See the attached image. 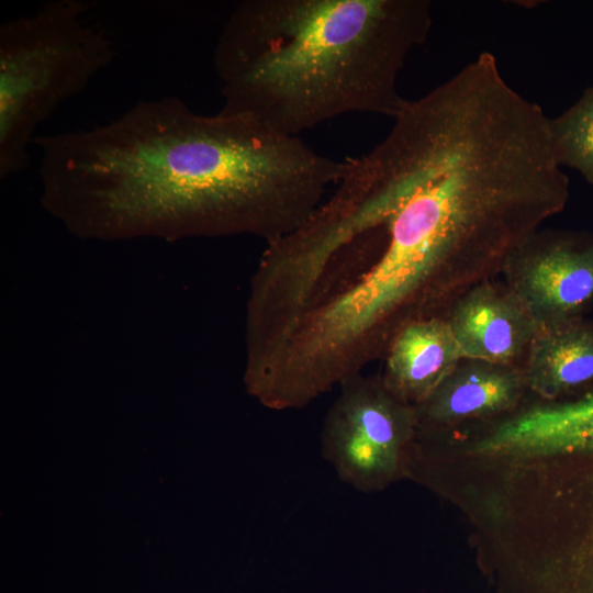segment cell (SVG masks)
<instances>
[{
	"instance_id": "cell-1",
	"label": "cell",
	"mask_w": 593,
	"mask_h": 593,
	"mask_svg": "<svg viewBox=\"0 0 593 593\" xmlns=\"http://www.w3.org/2000/svg\"><path fill=\"white\" fill-rule=\"evenodd\" d=\"M41 201L82 238L253 235L302 225L347 161L240 114L163 97L90 128L37 136Z\"/></svg>"
},
{
	"instance_id": "cell-2",
	"label": "cell",
	"mask_w": 593,
	"mask_h": 593,
	"mask_svg": "<svg viewBox=\"0 0 593 593\" xmlns=\"http://www.w3.org/2000/svg\"><path fill=\"white\" fill-rule=\"evenodd\" d=\"M432 26L428 0H246L213 54L224 104L288 136L350 112L396 118L398 77Z\"/></svg>"
},
{
	"instance_id": "cell-3",
	"label": "cell",
	"mask_w": 593,
	"mask_h": 593,
	"mask_svg": "<svg viewBox=\"0 0 593 593\" xmlns=\"http://www.w3.org/2000/svg\"><path fill=\"white\" fill-rule=\"evenodd\" d=\"M82 0H52L0 26V178L24 171L38 126L114 57Z\"/></svg>"
},
{
	"instance_id": "cell-4",
	"label": "cell",
	"mask_w": 593,
	"mask_h": 593,
	"mask_svg": "<svg viewBox=\"0 0 593 593\" xmlns=\"http://www.w3.org/2000/svg\"><path fill=\"white\" fill-rule=\"evenodd\" d=\"M321 430L322 457L338 479L357 491H380L407 473L417 436L415 407L395 398L380 376L355 374Z\"/></svg>"
},
{
	"instance_id": "cell-5",
	"label": "cell",
	"mask_w": 593,
	"mask_h": 593,
	"mask_svg": "<svg viewBox=\"0 0 593 593\" xmlns=\"http://www.w3.org/2000/svg\"><path fill=\"white\" fill-rule=\"evenodd\" d=\"M503 273L539 328L582 317L593 303V235L537 231Z\"/></svg>"
},
{
	"instance_id": "cell-6",
	"label": "cell",
	"mask_w": 593,
	"mask_h": 593,
	"mask_svg": "<svg viewBox=\"0 0 593 593\" xmlns=\"http://www.w3.org/2000/svg\"><path fill=\"white\" fill-rule=\"evenodd\" d=\"M463 359L516 366L538 324L504 283L484 281L462 295L445 316Z\"/></svg>"
},
{
	"instance_id": "cell-7",
	"label": "cell",
	"mask_w": 593,
	"mask_h": 593,
	"mask_svg": "<svg viewBox=\"0 0 593 593\" xmlns=\"http://www.w3.org/2000/svg\"><path fill=\"white\" fill-rule=\"evenodd\" d=\"M380 378L400 401L417 406L463 359L445 316L419 318L393 337Z\"/></svg>"
},
{
	"instance_id": "cell-8",
	"label": "cell",
	"mask_w": 593,
	"mask_h": 593,
	"mask_svg": "<svg viewBox=\"0 0 593 593\" xmlns=\"http://www.w3.org/2000/svg\"><path fill=\"white\" fill-rule=\"evenodd\" d=\"M526 387L517 366L462 359L438 388L415 406L417 428L496 415L514 407Z\"/></svg>"
},
{
	"instance_id": "cell-9",
	"label": "cell",
	"mask_w": 593,
	"mask_h": 593,
	"mask_svg": "<svg viewBox=\"0 0 593 593\" xmlns=\"http://www.w3.org/2000/svg\"><path fill=\"white\" fill-rule=\"evenodd\" d=\"M523 373L526 387L548 399L593 383V321L582 316L540 327Z\"/></svg>"
},
{
	"instance_id": "cell-10",
	"label": "cell",
	"mask_w": 593,
	"mask_h": 593,
	"mask_svg": "<svg viewBox=\"0 0 593 593\" xmlns=\"http://www.w3.org/2000/svg\"><path fill=\"white\" fill-rule=\"evenodd\" d=\"M559 166L578 171L593 186V87L563 113L548 120Z\"/></svg>"
}]
</instances>
